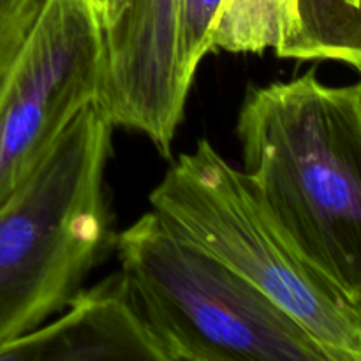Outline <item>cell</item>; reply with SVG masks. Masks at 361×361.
I'll return each mask as SVG.
<instances>
[{
    "label": "cell",
    "instance_id": "1",
    "mask_svg": "<svg viewBox=\"0 0 361 361\" xmlns=\"http://www.w3.org/2000/svg\"><path fill=\"white\" fill-rule=\"evenodd\" d=\"M243 171L291 245L361 296V90L316 71L252 87L238 113Z\"/></svg>",
    "mask_w": 361,
    "mask_h": 361
},
{
    "label": "cell",
    "instance_id": "2",
    "mask_svg": "<svg viewBox=\"0 0 361 361\" xmlns=\"http://www.w3.org/2000/svg\"><path fill=\"white\" fill-rule=\"evenodd\" d=\"M111 129L88 106L0 204V348L66 309L108 247Z\"/></svg>",
    "mask_w": 361,
    "mask_h": 361
},
{
    "label": "cell",
    "instance_id": "3",
    "mask_svg": "<svg viewBox=\"0 0 361 361\" xmlns=\"http://www.w3.org/2000/svg\"><path fill=\"white\" fill-rule=\"evenodd\" d=\"M152 212L291 316L330 361H361L351 300L291 245L243 169L208 140L182 154L150 194Z\"/></svg>",
    "mask_w": 361,
    "mask_h": 361
},
{
    "label": "cell",
    "instance_id": "4",
    "mask_svg": "<svg viewBox=\"0 0 361 361\" xmlns=\"http://www.w3.org/2000/svg\"><path fill=\"white\" fill-rule=\"evenodd\" d=\"M116 254L168 361H330L281 307L154 212L116 236Z\"/></svg>",
    "mask_w": 361,
    "mask_h": 361
},
{
    "label": "cell",
    "instance_id": "5",
    "mask_svg": "<svg viewBox=\"0 0 361 361\" xmlns=\"http://www.w3.org/2000/svg\"><path fill=\"white\" fill-rule=\"evenodd\" d=\"M104 32L87 0H44L0 62V204L97 102Z\"/></svg>",
    "mask_w": 361,
    "mask_h": 361
},
{
    "label": "cell",
    "instance_id": "6",
    "mask_svg": "<svg viewBox=\"0 0 361 361\" xmlns=\"http://www.w3.org/2000/svg\"><path fill=\"white\" fill-rule=\"evenodd\" d=\"M180 0H127L104 30L97 108L113 127L137 130L169 155L190 85L178 59Z\"/></svg>",
    "mask_w": 361,
    "mask_h": 361
},
{
    "label": "cell",
    "instance_id": "7",
    "mask_svg": "<svg viewBox=\"0 0 361 361\" xmlns=\"http://www.w3.org/2000/svg\"><path fill=\"white\" fill-rule=\"evenodd\" d=\"M168 361L122 271L80 291L66 314L0 348V361Z\"/></svg>",
    "mask_w": 361,
    "mask_h": 361
},
{
    "label": "cell",
    "instance_id": "8",
    "mask_svg": "<svg viewBox=\"0 0 361 361\" xmlns=\"http://www.w3.org/2000/svg\"><path fill=\"white\" fill-rule=\"evenodd\" d=\"M275 55L337 60L361 74V0H296V25Z\"/></svg>",
    "mask_w": 361,
    "mask_h": 361
},
{
    "label": "cell",
    "instance_id": "9",
    "mask_svg": "<svg viewBox=\"0 0 361 361\" xmlns=\"http://www.w3.org/2000/svg\"><path fill=\"white\" fill-rule=\"evenodd\" d=\"M296 0H222L212 28V49L263 53L295 32Z\"/></svg>",
    "mask_w": 361,
    "mask_h": 361
},
{
    "label": "cell",
    "instance_id": "10",
    "mask_svg": "<svg viewBox=\"0 0 361 361\" xmlns=\"http://www.w3.org/2000/svg\"><path fill=\"white\" fill-rule=\"evenodd\" d=\"M222 0H180L178 4V59L180 71L192 87L201 60L212 49V28Z\"/></svg>",
    "mask_w": 361,
    "mask_h": 361
},
{
    "label": "cell",
    "instance_id": "11",
    "mask_svg": "<svg viewBox=\"0 0 361 361\" xmlns=\"http://www.w3.org/2000/svg\"><path fill=\"white\" fill-rule=\"evenodd\" d=\"M44 0H0V62L20 44Z\"/></svg>",
    "mask_w": 361,
    "mask_h": 361
},
{
    "label": "cell",
    "instance_id": "12",
    "mask_svg": "<svg viewBox=\"0 0 361 361\" xmlns=\"http://www.w3.org/2000/svg\"><path fill=\"white\" fill-rule=\"evenodd\" d=\"M87 4L90 7L92 14H94L95 21L102 28V32H104L106 28H109L115 23L118 14L126 7L127 0H87Z\"/></svg>",
    "mask_w": 361,
    "mask_h": 361
},
{
    "label": "cell",
    "instance_id": "13",
    "mask_svg": "<svg viewBox=\"0 0 361 361\" xmlns=\"http://www.w3.org/2000/svg\"><path fill=\"white\" fill-rule=\"evenodd\" d=\"M353 305H355L356 312H358V316H360V321H361V296H360V298H356L355 302H353Z\"/></svg>",
    "mask_w": 361,
    "mask_h": 361
},
{
    "label": "cell",
    "instance_id": "14",
    "mask_svg": "<svg viewBox=\"0 0 361 361\" xmlns=\"http://www.w3.org/2000/svg\"><path fill=\"white\" fill-rule=\"evenodd\" d=\"M358 85H360V90H361V81H360V83H358Z\"/></svg>",
    "mask_w": 361,
    "mask_h": 361
}]
</instances>
